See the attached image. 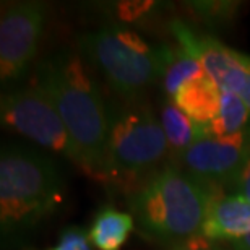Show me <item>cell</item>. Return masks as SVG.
<instances>
[{"label":"cell","instance_id":"5","mask_svg":"<svg viewBox=\"0 0 250 250\" xmlns=\"http://www.w3.org/2000/svg\"><path fill=\"white\" fill-rule=\"evenodd\" d=\"M169 154L161 121L143 99L109 104V135L103 182L137 188L161 169Z\"/></svg>","mask_w":250,"mask_h":250},{"label":"cell","instance_id":"14","mask_svg":"<svg viewBox=\"0 0 250 250\" xmlns=\"http://www.w3.org/2000/svg\"><path fill=\"white\" fill-rule=\"evenodd\" d=\"M205 70L197 59L192 57L182 49H176L174 56L169 62L166 72H164L161 82H163V91L166 94L167 101H172L174 96L182 86H186L187 83L193 82L200 77H203Z\"/></svg>","mask_w":250,"mask_h":250},{"label":"cell","instance_id":"6","mask_svg":"<svg viewBox=\"0 0 250 250\" xmlns=\"http://www.w3.org/2000/svg\"><path fill=\"white\" fill-rule=\"evenodd\" d=\"M0 117L3 127L82 167L78 149L62 117L36 80L2 94Z\"/></svg>","mask_w":250,"mask_h":250},{"label":"cell","instance_id":"9","mask_svg":"<svg viewBox=\"0 0 250 250\" xmlns=\"http://www.w3.org/2000/svg\"><path fill=\"white\" fill-rule=\"evenodd\" d=\"M200 234L211 241H236L250 234V202L237 193H213Z\"/></svg>","mask_w":250,"mask_h":250},{"label":"cell","instance_id":"18","mask_svg":"<svg viewBox=\"0 0 250 250\" xmlns=\"http://www.w3.org/2000/svg\"><path fill=\"white\" fill-rule=\"evenodd\" d=\"M195 7L200 15H205L207 21H226L229 18V12L234 10L232 3H197Z\"/></svg>","mask_w":250,"mask_h":250},{"label":"cell","instance_id":"1","mask_svg":"<svg viewBox=\"0 0 250 250\" xmlns=\"http://www.w3.org/2000/svg\"><path fill=\"white\" fill-rule=\"evenodd\" d=\"M34 80L56 106L82 159V169L103 181L109 135V104L82 57L63 51L38 63Z\"/></svg>","mask_w":250,"mask_h":250},{"label":"cell","instance_id":"12","mask_svg":"<svg viewBox=\"0 0 250 250\" xmlns=\"http://www.w3.org/2000/svg\"><path fill=\"white\" fill-rule=\"evenodd\" d=\"M133 229L135 219L132 214L119 211L114 207H104L94 216L88 237L98 250H122Z\"/></svg>","mask_w":250,"mask_h":250},{"label":"cell","instance_id":"10","mask_svg":"<svg viewBox=\"0 0 250 250\" xmlns=\"http://www.w3.org/2000/svg\"><path fill=\"white\" fill-rule=\"evenodd\" d=\"M221 93L223 89L208 75H203L179 89L172 103L192 121L209 128L221 106Z\"/></svg>","mask_w":250,"mask_h":250},{"label":"cell","instance_id":"16","mask_svg":"<svg viewBox=\"0 0 250 250\" xmlns=\"http://www.w3.org/2000/svg\"><path fill=\"white\" fill-rule=\"evenodd\" d=\"M47 250H93L88 234L80 228H67L59 237V242Z\"/></svg>","mask_w":250,"mask_h":250},{"label":"cell","instance_id":"19","mask_svg":"<svg viewBox=\"0 0 250 250\" xmlns=\"http://www.w3.org/2000/svg\"><path fill=\"white\" fill-rule=\"evenodd\" d=\"M232 193H237L250 202V158L246 161V164L241 167V171L237 172V176L234 177L231 182Z\"/></svg>","mask_w":250,"mask_h":250},{"label":"cell","instance_id":"4","mask_svg":"<svg viewBox=\"0 0 250 250\" xmlns=\"http://www.w3.org/2000/svg\"><path fill=\"white\" fill-rule=\"evenodd\" d=\"M82 56L106 78L124 101H137L163 78L176 49L151 44L121 24H106L82 33L77 39Z\"/></svg>","mask_w":250,"mask_h":250},{"label":"cell","instance_id":"20","mask_svg":"<svg viewBox=\"0 0 250 250\" xmlns=\"http://www.w3.org/2000/svg\"><path fill=\"white\" fill-rule=\"evenodd\" d=\"M229 244H231L232 250H250V234H247V236H244V237H239Z\"/></svg>","mask_w":250,"mask_h":250},{"label":"cell","instance_id":"17","mask_svg":"<svg viewBox=\"0 0 250 250\" xmlns=\"http://www.w3.org/2000/svg\"><path fill=\"white\" fill-rule=\"evenodd\" d=\"M169 250H226V249H224L219 242L211 241V239L198 234V236L190 237L187 241L174 244Z\"/></svg>","mask_w":250,"mask_h":250},{"label":"cell","instance_id":"2","mask_svg":"<svg viewBox=\"0 0 250 250\" xmlns=\"http://www.w3.org/2000/svg\"><path fill=\"white\" fill-rule=\"evenodd\" d=\"M213 193L177 164H169L133 188L127 203L145 236L174 246L200 234Z\"/></svg>","mask_w":250,"mask_h":250},{"label":"cell","instance_id":"3","mask_svg":"<svg viewBox=\"0 0 250 250\" xmlns=\"http://www.w3.org/2000/svg\"><path fill=\"white\" fill-rule=\"evenodd\" d=\"M63 190V174L52 156L21 145L2 146L0 224L3 237L29 231L56 213Z\"/></svg>","mask_w":250,"mask_h":250},{"label":"cell","instance_id":"13","mask_svg":"<svg viewBox=\"0 0 250 250\" xmlns=\"http://www.w3.org/2000/svg\"><path fill=\"white\" fill-rule=\"evenodd\" d=\"M250 128V109L236 94L223 91L221 106L209 124V133L214 138H226Z\"/></svg>","mask_w":250,"mask_h":250},{"label":"cell","instance_id":"8","mask_svg":"<svg viewBox=\"0 0 250 250\" xmlns=\"http://www.w3.org/2000/svg\"><path fill=\"white\" fill-rule=\"evenodd\" d=\"M250 158V128L226 138L207 137L177 158V166L197 181L213 188L231 186Z\"/></svg>","mask_w":250,"mask_h":250},{"label":"cell","instance_id":"11","mask_svg":"<svg viewBox=\"0 0 250 250\" xmlns=\"http://www.w3.org/2000/svg\"><path fill=\"white\" fill-rule=\"evenodd\" d=\"M161 125L169 146V154L176 159L200 140L209 137V128L192 121L172 101H166L161 107Z\"/></svg>","mask_w":250,"mask_h":250},{"label":"cell","instance_id":"7","mask_svg":"<svg viewBox=\"0 0 250 250\" xmlns=\"http://www.w3.org/2000/svg\"><path fill=\"white\" fill-rule=\"evenodd\" d=\"M47 18L42 2H15L3 5L0 17V78L17 82L28 72Z\"/></svg>","mask_w":250,"mask_h":250},{"label":"cell","instance_id":"15","mask_svg":"<svg viewBox=\"0 0 250 250\" xmlns=\"http://www.w3.org/2000/svg\"><path fill=\"white\" fill-rule=\"evenodd\" d=\"M223 91H229L241 98L250 109V56L239 52L236 67L224 82Z\"/></svg>","mask_w":250,"mask_h":250}]
</instances>
